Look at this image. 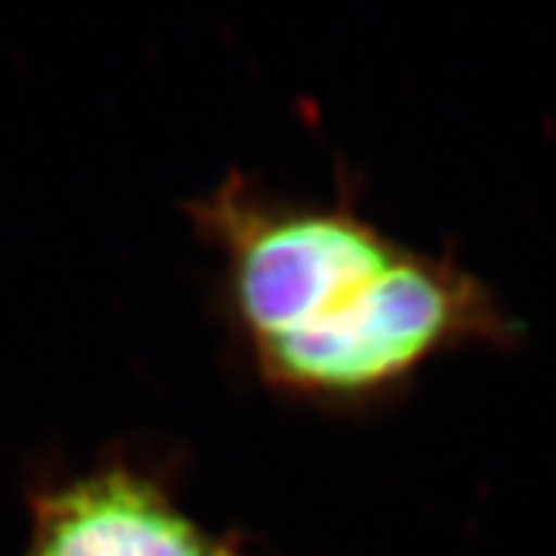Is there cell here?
Instances as JSON below:
<instances>
[{"instance_id": "obj_1", "label": "cell", "mask_w": 556, "mask_h": 556, "mask_svg": "<svg viewBox=\"0 0 556 556\" xmlns=\"http://www.w3.org/2000/svg\"><path fill=\"white\" fill-rule=\"evenodd\" d=\"M185 213L216 256V304L256 381L321 412L387 406L426 366L520 332L452 253L412 248L341 193L285 197L239 170Z\"/></svg>"}, {"instance_id": "obj_2", "label": "cell", "mask_w": 556, "mask_h": 556, "mask_svg": "<svg viewBox=\"0 0 556 556\" xmlns=\"http://www.w3.org/2000/svg\"><path fill=\"white\" fill-rule=\"evenodd\" d=\"M21 556H262L188 511L170 477L134 454H103L29 497Z\"/></svg>"}]
</instances>
